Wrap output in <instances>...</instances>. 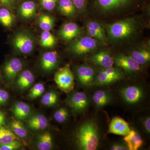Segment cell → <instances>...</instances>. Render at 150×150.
<instances>
[{"instance_id": "cell-23", "label": "cell", "mask_w": 150, "mask_h": 150, "mask_svg": "<svg viewBox=\"0 0 150 150\" xmlns=\"http://www.w3.org/2000/svg\"><path fill=\"white\" fill-rule=\"evenodd\" d=\"M131 56L140 65H144L150 62V51L146 48H140L132 51Z\"/></svg>"}, {"instance_id": "cell-10", "label": "cell", "mask_w": 150, "mask_h": 150, "mask_svg": "<svg viewBox=\"0 0 150 150\" xmlns=\"http://www.w3.org/2000/svg\"><path fill=\"white\" fill-rule=\"evenodd\" d=\"M121 94L124 101L130 104L138 103L144 96V91L139 86H129L121 90Z\"/></svg>"}, {"instance_id": "cell-9", "label": "cell", "mask_w": 150, "mask_h": 150, "mask_svg": "<svg viewBox=\"0 0 150 150\" xmlns=\"http://www.w3.org/2000/svg\"><path fill=\"white\" fill-rule=\"evenodd\" d=\"M21 60L18 58H12L6 62L3 68V73L7 81H13L23 68Z\"/></svg>"}, {"instance_id": "cell-16", "label": "cell", "mask_w": 150, "mask_h": 150, "mask_svg": "<svg viewBox=\"0 0 150 150\" xmlns=\"http://www.w3.org/2000/svg\"><path fill=\"white\" fill-rule=\"evenodd\" d=\"M59 62V57L56 51H48L44 53L40 59L41 69L46 72L54 69Z\"/></svg>"}, {"instance_id": "cell-12", "label": "cell", "mask_w": 150, "mask_h": 150, "mask_svg": "<svg viewBox=\"0 0 150 150\" xmlns=\"http://www.w3.org/2000/svg\"><path fill=\"white\" fill-rule=\"evenodd\" d=\"M114 64L117 67L130 72L138 71L141 66L130 56L119 54L113 59Z\"/></svg>"}, {"instance_id": "cell-8", "label": "cell", "mask_w": 150, "mask_h": 150, "mask_svg": "<svg viewBox=\"0 0 150 150\" xmlns=\"http://www.w3.org/2000/svg\"><path fill=\"white\" fill-rule=\"evenodd\" d=\"M134 0H95L97 8L103 13H112L127 7Z\"/></svg>"}, {"instance_id": "cell-7", "label": "cell", "mask_w": 150, "mask_h": 150, "mask_svg": "<svg viewBox=\"0 0 150 150\" xmlns=\"http://www.w3.org/2000/svg\"><path fill=\"white\" fill-rule=\"evenodd\" d=\"M123 77V73L117 68L110 67L101 70L96 77V84L105 86L120 80Z\"/></svg>"}, {"instance_id": "cell-42", "label": "cell", "mask_w": 150, "mask_h": 150, "mask_svg": "<svg viewBox=\"0 0 150 150\" xmlns=\"http://www.w3.org/2000/svg\"><path fill=\"white\" fill-rule=\"evenodd\" d=\"M6 116L4 112L0 110V126H3L5 123Z\"/></svg>"}, {"instance_id": "cell-43", "label": "cell", "mask_w": 150, "mask_h": 150, "mask_svg": "<svg viewBox=\"0 0 150 150\" xmlns=\"http://www.w3.org/2000/svg\"><path fill=\"white\" fill-rule=\"evenodd\" d=\"M0 150H2L1 147V145H0Z\"/></svg>"}, {"instance_id": "cell-26", "label": "cell", "mask_w": 150, "mask_h": 150, "mask_svg": "<svg viewBox=\"0 0 150 150\" xmlns=\"http://www.w3.org/2000/svg\"><path fill=\"white\" fill-rule=\"evenodd\" d=\"M14 16L10 9L6 7L0 8V23L3 26L10 28L13 24Z\"/></svg>"}, {"instance_id": "cell-41", "label": "cell", "mask_w": 150, "mask_h": 150, "mask_svg": "<svg viewBox=\"0 0 150 150\" xmlns=\"http://www.w3.org/2000/svg\"><path fill=\"white\" fill-rule=\"evenodd\" d=\"M144 125L146 131L148 133H150V117H148L146 118V120L144 121Z\"/></svg>"}, {"instance_id": "cell-24", "label": "cell", "mask_w": 150, "mask_h": 150, "mask_svg": "<svg viewBox=\"0 0 150 150\" xmlns=\"http://www.w3.org/2000/svg\"><path fill=\"white\" fill-rule=\"evenodd\" d=\"M111 99L108 92L103 90L96 91L93 96V100L95 104L98 107H103L108 104Z\"/></svg>"}, {"instance_id": "cell-11", "label": "cell", "mask_w": 150, "mask_h": 150, "mask_svg": "<svg viewBox=\"0 0 150 150\" xmlns=\"http://www.w3.org/2000/svg\"><path fill=\"white\" fill-rule=\"evenodd\" d=\"M76 74L81 84L88 86L93 83L95 79V71L88 65H81L76 68Z\"/></svg>"}, {"instance_id": "cell-19", "label": "cell", "mask_w": 150, "mask_h": 150, "mask_svg": "<svg viewBox=\"0 0 150 150\" xmlns=\"http://www.w3.org/2000/svg\"><path fill=\"white\" fill-rule=\"evenodd\" d=\"M124 141L126 142L129 150H137L143 145V141L139 134L132 130L129 134L125 136Z\"/></svg>"}, {"instance_id": "cell-38", "label": "cell", "mask_w": 150, "mask_h": 150, "mask_svg": "<svg viewBox=\"0 0 150 150\" xmlns=\"http://www.w3.org/2000/svg\"><path fill=\"white\" fill-rule=\"evenodd\" d=\"M9 95L7 91L3 89H0V105L6 103L9 99Z\"/></svg>"}, {"instance_id": "cell-39", "label": "cell", "mask_w": 150, "mask_h": 150, "mask_svg": "<svg viewBox=\"0 0 150 150\" xmlns=\"http://www.w3.org/2000/svg\"><path fill=\"white\" fill-rule=\"evenodd\" d=\"M110 150H127L128 149L127 146L121 144H115L110 147Z\"/></svg>"}, {"instance_id": "cell-37", "label": "cell", "mask_w": 150, "mask_h": 150, "mask_svg": "<svg viewBox=\"0 0 150 150\" xmlns=\"http://www.w3.org/2000/svg\"><path fill=\"white\" fill-rule=\"evenodd\" d=\"M76 10L80 12L85 11L86 7L87 0H71Z\"/></svg>"}, {"instance_id": "cell-2", "label": "cell", "mask_w": 150, "mask_h": 150, "mask_svg": "<svg viewBox=\"0 0 150 150\" xmlns=\"http://www.w3.org/2000/svg\"><path fill=\"white\" fill-rule=\"evenodd\" d=\"M139 28L138 21L135 18H129L106 25L108 37L113 41L129 39L137 33Z\"/></svg>"}, {"instance_id": "cell-5", "label": "cell", "mask_w": 150, "mask_h": 150, "mask_svg": "<svg viewBox=\"0 0 150 150\" xmlns=\"http://www.w3.org/2000/svg\"><path fill=\"white\" fill-rule=\"evenodd\" d=\"M98 46L97 40L90 36H84L74 41L70 46V50L76 55H82L94 51Z\"/></svg>"}, {"instance_id": "cell-36", "label": "cell", "mask_w": 150, "mask_h": 150, "mask_svg": "<svg viewBox=\"0 0 150 150\" xmlns=\"http://www.w3.org/2000/svg\"><path fill=\"white\" fill-rule=\"evenodd\" d=\"M2 150H15L18 149L20 148L21 144L20 143L17 141H14L7 144H0Z\"/></svg>"}, {"instance_id": "cell-3", "label": "cell", "mask_w": 150, "mask_h": 150, "mask_svg": "<svg viewBox=\"0 0 150 150\" xmlns=\"http://www.w3.org/2000/svg\"><path fill=\"white\" fill-rule=\"evenodd\" d=\"M54 80L62 91L67 93L72 91L74 87V79L69 65H66L56 72L54 76Z\"/></svg>"}, {"instance_id": "cell-45", "label": "cell", "mask_w": 150, "mask_h": 150, "mask_svg": "<svg viewBox=\"0 0 150 150\" xmlns=\"http://www.w3.org/2000/svg\"><path fill=\"white\" fill-rule=\"evenodd\" d=\"M0 2H1V1H0Z\"/></svg>"}, {"instance_id": "cell-18", "label": "cell", "mask_w": 150, "mask_h": 150, "mask_svg": "<svg viewBox=\"0 0 150 150\" xmlns=\"http://www.w3.org/2000/svg\"><path fill=\"white\" fill-rule=\"evenodd\" d=\"M35 81V77L29 70H25L17 79L16 85L21 90H25L30 86Z\"/></svg>"}, {"instance_id": "cell-20", "label": "cell", "mask_w": 150, "mask_h": 150, "mask_svg": "<svg viewBox=\"0 0 150 150\" xmlns=\"http://www.w3.org/2000/svg\"><path fill=\"white\" fill-rule=\"evenodd\" d=\"M27 125L30 129L33 130H44L48 126L47 118L42 114L33 115L28 119Z\"/></svg>"}, {"instance_id": "cell-21", "label": "cell", "mask_w": 150, "mask_h": 150, "mask_svg": "<svg viewBox=\"0 0 150 150\" xmlns=\"http://www.w3.org/2000/svg\"><path fill=\"white\" fill-rule=\"evenodd\" d=\"M12 111L16 118L19 120L28 118L31 112L30 106L23 102L16 103L13 107Z\"/></svg>"}, {"instance_id": "cell-14", "label": "cell", "mask_w": 150, "mask_h": 150, "mask_svg": "<svg viewBox=\"0 0 150 150\" xmlns=\"http://www.w3.org/2000/svg\"><path fill=\"white\" fill-rule=\"evenodd\" d=\"M81 30L78 25L74 23H67L62 26L59 32V35L62 39L65 40H73L79 37Z\"/></svg>"}, {"instance_id": "cell-22", "label": "cell", "mask_w": 150, "mask_h": 150, "mask_svg": "<svg viewBox=\"0 0 150 150\" xmlns=\"http://www.w3.org/2000/svg\"><path fill=\"white\" fill-rule=\"evenodd\" d=\"M58 4V9L62 15L68 17L75 16L76 9L71 0H59Z\"/></svg>"}, {"instance_id": "cell-1", "label": "cell", "mask_w": 150, "mask_h": 150, "mask_svg": "<svg viewBox=\"0 0 150 150\" xmlns=\"http://www.w3.org/2000/svg\"><path fill=\"white\" fill-rule=\"evenodd\" d=\"M76 137L79 149L96 150L100 142L99 131L96 122L90 120L83 123L78 128Z\"/></svg>"}, {"instance_id": "cell-33", "label": "cell", "mask_w": 150, "mask_h": 150, "mask_svg": "<svg viewBox=\"0 0 150 150\" xmlns=\"http://www.w3.org/2000/svg\"><path fill=\"white\" fill-rule=\"evenodd\" d=\"M45 91V87L43 84L38 83L31 88L28 94V96L31 99H35L40 96Z\"/></svg>"}, {"instance_id": "cell-4", "label": "cell", "mask_w": 150, "mask_h": 150, "mask_svg": "<svg viewBox=\"0 0 150 150\" xmlns=\"http://www.w3.org/2000/svg\"><path fill=\"white\" fill-rule=\"evenodd\" d=\"M12 43L15 48L22 54L31 53L35 47V40L31 34L27 32H20L14 35Z\"/></svg>"}, {"instance_id": "cell-35", "label": "cell", "mask_w": 150, "mask_h": 150, "mask_svg": "<svg viewBox=\"0 0 150 150\" xmlns=\"http://www.w3.org/2000/svg\"><path fill=\"white\" fill-rule=\"evenodd\" d=\"M58 0H40V4L46 10L52 11L55 8Z\"/></svg>"}, {"instance_id": "cell-29", "label": "cell", "mask_w": 150, "mask_h": 150, "mask_svg": "<svg viewBox=\"0 0 150 150\" xmlns=\"http://www.w3.org/2000/svg\"><path fill=\"white\" fill-rule=\"evenodd\" d=\"M16 137L12 131L9 129L0 126V144H5L16 140Z\"/></svg>"}, {"instance_id": "cell-28", "label": "cell", "mask_w": 150, "mask_h": 150, "mask_svg": "<svg viewBox=\"0 0 150 150\" xmlns=\"http://www.w3.org/2000/svg\"><path fill=\"white\" fill-rule=\"evenodd\" d=\"M56 38L49 31H43L40 35V45L44 48H49L55 46Z\"/></svg>"}, {"instance_id": "cell-25", "label": "cell", "mask_w": 150, "mask_h": 150, "mask_svg": "<svg viewBox=\"0 0 150 150\" xmlns=\"http://www.w3.org/2000/svg\"><path fill=\"white\" fill-rule=\"evenodd\" d=\"M37 146L40 150H49L52 149L53 146V139L49 132L46 131L39 135Z\"/></svg>"}, {"instance_id": "cell-30", "label": "cell", "mask_w": 150, "mask_h": 150, "mask_svg": "<svg viewBox=\"0 0 150 150\" xmlns=\"http://www.w3.org/2000/svg\"><path fill=\"white\" fill-rule=\"evenodd\" d=\"M11 129L17 136L21 138H25L27 131L22 123L18 119H13L11 122Z\"/></svg>"}, {"instance_id": "cell-17", "label": "cell", "mask_w": 150, "mask_h": 150, "mask_svg": "<svg viewBox=\"0 0 150 150\" xmlns=\"http://www.w3.org/2000/svg\"><path fill=\"white\" fill-rule=\"evenodd\" d=\"M37 4L32 1L22 3L18 8V13L22 18L28 19L35 16L37 11Z\"/></svg>"}, {"instance_id": "cell-34", "label": "cell", "mask_w": 150, "mask_h": 150, "mask_svg": "<svg viewBox=\"0 0 150 150\" xmlns=\"http://www.w3.org/2000/svg\"><path fill=\"white\" fill-rule=\"evenodd\" d=\"M69 115L68 110L66 108H62L56 110L54 114V118L57 122L62 123L67 120Z\"/></svg>"}, {"instance_id": "cell-27", "label": "cell", "mask_w": 150, "mask_h": 150, "mask_svg": "<svg viewBox=\"0 0 150 150\" xmlns=\"http://www.w3.org/2000/svg\"><path fill=\"white\" fill-rule=\"evenodd\" d=\"M38 23L39 27L43 31H50L54 27V19L48 14H42L38 18Z\"/></svg>"}, {"instance_id": "cell-15", "label": "cell", "mask_w": 150, "mask_h": 150, "mask_svg": "<svg viewBox=\"0 0 150 150\" xmlns=\"http://www.w3.org/2000/svg\"><path fill=\"white\" fill-rule=\"evenodd\" d=\"M89 59L93 64L104 68L112 67L114 64V60L108 51H100L90 56Z\"/></svg>"}, {"instance_id": "cell-32", "label": "cell", "mask_w": 150, "mask_h": 150, "mask_svg": "<svg viewBox=\"0 0 150 150\" xmlns=\"http://www.w3.org/2000/svg\"><path fill=\"white\" fill-rule=\"evenodd\" d=\"M86 28H88L95 30L102 37L105 43H106L107 42V38L104 29L96 21L88 22L87 24Z\"/></svg>"}, {"instance_id": "cell-13", "label": "cell", "mask_w": 150, "mask_h": 150, "mask_svg": "<svg viewBox=\"0 0 150 150\" xmlns=\"http://www.w3.org/2000/svg\"><path fill=\"white\" fill-rule=\"evenodd\" d=\"M130 131L129 123L121 117H115L112 118L110 122L108 133L126 136Z\"/></svg>"}, {"instance_id": "cell-6", "label": "cell", "mask_w": 150, "mask_h": 150, "mask_svg": "<svg viewBox=\"0 0 150 150\" xmlns=\"http://www.w3.org/2000/svg\"><path fill=\"white\" fill-rule=\"evenodd\" d=\"M66 102L75 113H82L87 110L90 104V99L85 93L77 92L69 96Z\"/></svg>"}, {"instance_id": "cell-40", "label": "cell", "mask_w": 150, "mask_h": 150, "mask_svg": "<svg viewBox=\"0 0 150 150\" xmlns=\"http://www.w3.org/2000/svg\"><path fill=\"white\" fill-rule=\"evenodd\" d=\"M0 1L7 8L10 10L13 8V3L12 0H0Z\"/></svg>"}, {"instance_id": "cell-44", "label": "cell", "mask_w": 150, "mask_h": 150, "mask_svg": "<svg viewBox=\"0 0 150 150\" xmlns=\"http://www.w3.org/2000/svg\"><path fill=\"white\" fill-rule=\"evenodd\" d=\"M0 82H1V76H0Z\"/></svg>"}, {"instance_id": "cell-31", "label": "cell", "mask_w": 150, "mask_h": 150, "mask_svg": "<svg viewBox=\"0 0 150 150\" xmlns=\"http://www.w3.org/2000/svg\"><path fill=\"white\" fill-rule=\"evenodd\" d=\"M58 100V94L55 92L50 91L46 93L43 96L41 102L45 106H51L55 105Z\"/></svg>"}]
</instances>
